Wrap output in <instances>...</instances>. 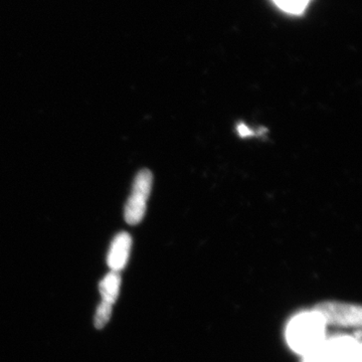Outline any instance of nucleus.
<instances>
[{
	"mask_svg": "<svg viewBox=\"0 0 362 362\" xmlns=\"http://www.w3.org/2000/svg\"><path fill=\"white\" fill-rule=\"evenodd\" d=\"M132 239L129 233H120L112 240L110 249H109L107 263L111 271L120 272L127 265L129 259Z\"/></svg>",
	"mask_w": 362,
	"mask_h": 362,
	"instance_id": "obj_5",
	"label": "nucleus"
},
{
	"mask_svg": "<svg viewBox=\"0 0 362 362\" xmlns=\"http://www.w3.org/2000/svg\"><path fill=\"white\" fill-rule=\"evenodd\" d=\"M113 310V305L102 301L98 306L96 314H95L94 324L97 329H102L110 320Z\"/></svg>",
	"mask_w": 362,
	"mask_h": 362,
	"instance_id": "obj_9",
	"label": "nucleus"
},
{
	"mask_svg": "<svg viewBox=\"0 0 362 362\" xmlns=\"http://www.w3.org/2000/svg\"><path fill=\"white\" fill-rule=\"evenodd\" d=\"M121 277L118 272L111 271L108 275L105 276L100 282L99 291L102 296V301L113 305L118 299L120 292Z\"/></svg>",
	"mask_w": 362,
	"mask_h": 362,
	"instance_id": "obj_6",
	"label": "nucleus"
},
{
	"mask_svg": "<svg viewBox=\"0 0 362 362\" xmlns=\"http://www.w3.org/2000/svg\"><path fill=\"white\" fill-rule=\"evenodd\" d=\"M279 8L290 14L303 13L311 0H273Z\"/></svg>",
	"mask_w": 362,
	"mask_h": 362,
	"instance_id": "obj_8",
	"label": "nucleus"
},
{
	"mask_svg": "<svg viewBox=\"0 0 362 362\" xmlns=\"http://www.w3.org/2000/svg\"><path fill=\"white\" fill-rule=\"evenodd\" d=\"M151 187L152 173L148 169H142L136 175L132 192L124 211V218L129 225H137L144 218Z\"/></svg>",
	"mask_w": 362,
	"mask_h": 362,
	"instance_id": "obj_2",
	"label": "nucleus"
},
{
	"mask_svg": "<svg viewBox=\"0 0 362 362\" xmlns=\"http://www.w3.org/2000/svg\"><path fill=\"white\" fill-rule=\"evenodd\" d=\"M327 340L334 362H362L361 340L346 335H337Z\"/></svg>",
	"mask_w": 362,
	"mask_h": 362,
	"instance_id": "obj_4",
	"label": "nucleus"
},
{
	"mask_svg": "<svg viewBox=\"0 0 362 362\" xmlns=\"http://www.w3.org/2000/svg\"><path fill=\"white\" fill-rule=\"evenodd\" d=\"M325 329V323L315 312H303L288 323L286 339L293 351L304 356L326 339Z\"/></svg>",
	"mask_w": 362,
	"mask_h": 362,
	"instance_id": "obj_1",
	"label": "nucleus"
},
{
	"mask_svg": "<svg viewBox=\"0 0 362 362\" xmlns=\"http://www.w3.org/2000/svg\"><path fill=\"white\" fill-rule=\"evenodd\" d=\"M313 311L322 319L325 325L356 327L361 325L362 310L358 305L327 301L317 304Z\"/></svg>",
	"mask_w": 362,
	"mask_h": 362,
	"instance_id": "obj_3",
	"label": "nucleus"
},
{
	"mask_svg": "<svg viewBox=\"0 0 362 362\" xmlns=\"http://www.w3.org/2000/svg\"><path fill=\"white\" fill-rule=\"evenodd\" d=\"M301 362H334L329 343L325 339L303 356Z\"/></svg>",
	"mask_w": 362,
	"mask_h": 362,
	"instance_id": "obj_7",
	"label": "nucleus"
},
{
	"mask_svg": "<svg viewBox=\"0 0 362 362\" xmlns=\"http://www.w3.org/2000/svg\"><path fill=\"white\" fill-rule=\"evenodd\" d=\"M238 133L242 138L251 137V136H254V131L250 129L247 126L245 125L244 123H240L237 127Z\"/></svg>",
	"mask_w": 362,
	"mask_h": 362,
	"instance_id": "obj_10",
	"label": "nucleus"
}]
</instances>
